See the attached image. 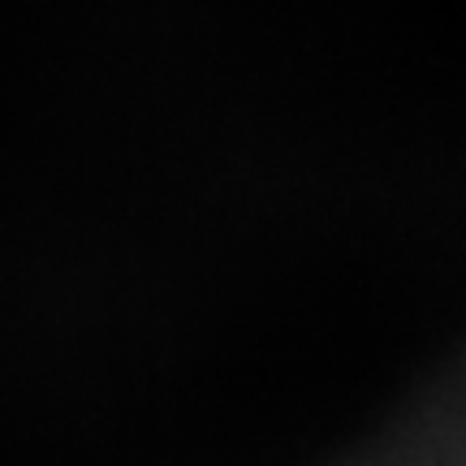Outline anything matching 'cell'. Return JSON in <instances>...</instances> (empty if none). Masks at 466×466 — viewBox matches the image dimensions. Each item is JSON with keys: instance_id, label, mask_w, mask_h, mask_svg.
<instances>
[{"instance_id": "1", "label": "cell", "mask_w": 466, "mask_h": 466, "mask_svg": "<svg viewBox=\"0 0 466 466\" xmlns=\"http://www.w3.org/2000/svg\"><path fill=\"white\" fill-rule=\"evenodd\" d=\"M384 466H450V458H445V450H415V445H410V450H398ZM453 466H466V458H458Z\"/></svg>"}]
</instances>
